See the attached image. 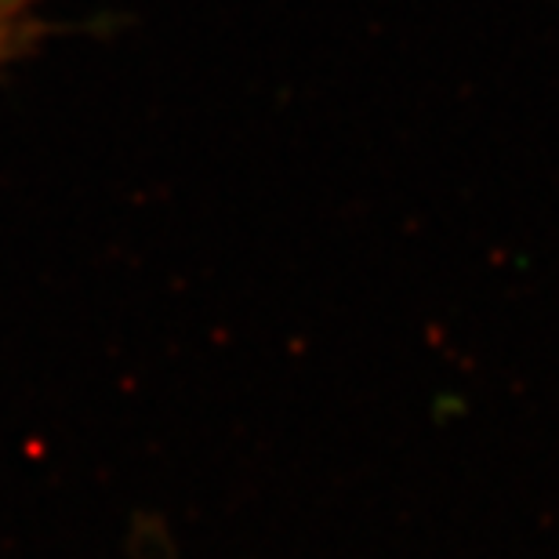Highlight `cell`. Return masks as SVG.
<instances>
[{"label":"cell","mask_w":559,"mask_h":559,"mask_svg":"<svg viewBox=\"0 0 559 559\" xmlns=\"http://www.w3.org/2000/svg\"><path fill=\"white\" fill-rule=\"evenodd\" d=\"M40 19L33 0H0V66L29 55L40 40Z\"/></svg>","instance_id":"obj_1"}]
</instances>
